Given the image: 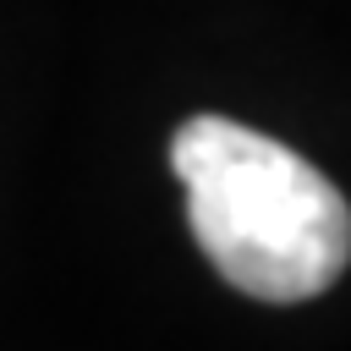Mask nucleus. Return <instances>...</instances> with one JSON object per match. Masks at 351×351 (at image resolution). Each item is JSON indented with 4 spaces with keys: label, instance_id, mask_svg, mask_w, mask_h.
Returning a JSON list of instances; mask_svg holds the SVG:
<instances>
[{
    "label": "nucleus",
    "instance_id": "1",
    "mask_svg": "<svg viewBox=\"0 0 351 351\" xmlns=\"http://www.w3.org/2000/svg\"><path fill=\"white\" fill-rule=\"evenodd\" d=\"M186 225L225 285L258 302H313L351 258V214L335 181L296 148L230 121L192 115L170 137Z\"/></svg>",
    "mask_w": 351,
    "mask_h": 351
}]
</instances>
